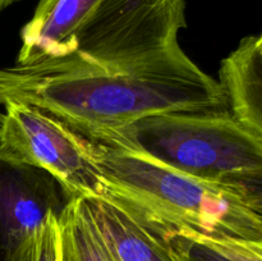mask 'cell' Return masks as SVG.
<instances>
[{"instance_id": "4fadbf2b", "label": "cell", "mask_w": 262, "mask_h": 261, "mask_svg": "<svg viewBox=\"0 0 262 261\" xmlns=\"http://www.w3.org/2000/svg\"><path fill=\"white\" fill-rule=\"evenodd\" d=\"M22 261H60L58 215H53L48 220Z\"/></svg>"}, {"instance_id": "5b68a950", "label": "cell", "mask_w": 262, "mask_h": 261, "mask_svg": "<svg viewBox=\"0 0 262 261\" xmlns=\"http://www.w3.org/2000/svg\"><path fill=\"white\" fill-rule=\"evenodd\" d=\"M0 125V160L48 171L69 200L106 196L87 140L50 113L7 101Z\"/></svg>"}, {"instance_id": "52a82bcc", "label": "cell", "mask_w": 262, "mask_h": 261, "mask_svg": "<svg viewBox=\"0 0 262 261\" xmlns=\"http://www.w3.org/2000/svg\"><path fill=\"white\" fill-rule=\"evenodd\" d=\"M102 0H40L20 31L17 66L40 67L71 55L78 33Z\"/></svg>"}, {"instance_id": "9c48e42d", "label": "cell", "mask_w": 262, "mask_h": 261, "mask_svg": "<svg viewBox=\"0 0 262 261\" xmlns=\"http://www.w3.org/2000/svg\"><path fill=\"white\" fill-rule=\"evenodd\" d=\"M219 82L233 117L262 141V54L255 36L243 38L223 59Z\"/></svg>"}, {"instance_id": "5bb4252c", "label": "cell", "mask_w": 262, "mask_h": 261, "mask_svg": "<svg viewBox=\"0 0 262 261\" xmlns=\"http://www.w3.org/2000/svg\"><path fill=\"white\" fill-rule=\"evenodd\" d=\"M15 2H18V0H0V13L4 9H7L8 7H10Z\"/></svg>"}, {"instance_id": "277c9868", "label": "cell", "mask_w": 262, "mask_h": 261, "mask_svg": "<svg viewBox=\"0 0 262 261\" xmlns=\"http://www.w3.org/2000/svg\"><path fill=\"white\" fill-rule=\"evenodd\" d=\"M186 26V0H102L71 55L25 68L45 73L125 71L178 48V33Z\"/></svg>"}, {"instance_id": "7a4b0ae2", "label": "cell", "mask_w": 262, "mask_h": 261, "mask_svg": "<svg viewBox=\"0 0 262 261\" xmlns=\"http://www.w3.org/2000/svg\"><path fill=\"white\" fill-rule=\"evenodd\" d=\"M84 138L106 196L155 232L186 230L262 243V216L223 184Z\"/></svg>"}, {"instance_id": "30bf717a", "label": "cell", "mask_w": 262, "mask_h": 261, "mask_svg": "<svg viewBox=\"0 0 262 261\" xmlns=\"http://www.w3.org/2000/svg\"><path fill=\"white\" fill-rule=\"evenodd\" d=\"M60 261H119L102 235L86 199L71 200L59 216Z\"/></svg>"}, {"instance_id": "ba28073f", "label": "cell", "mask_w": 262, "mask_h": 261, "mask_svg": "<svg viewBox=\"0 0 262 261\" xmlns=\"http://www.w3.org/2000/svg\"><path fill=\"white\" fill-rule=\"evenodd\" d=\"M119 261H182L168 241L109 196L86 199Z\"/></svg>"}, {"instance_id": "9a60e30c", "label": "cell", "mask_w": 262, "mask_h": 261, "mask_svg": "<svg viewBox=\"0 0 262 261\" xmlns=\"http://www.w3.org/2000/svg\"><path fill=\"white\" fill-rule=\"evenodd\" d=\"M255 40H256V45H257L258 50H260L262 54V32L260 33V35L255 36Z\"/></svg>"}, {"instance_id": "e0dca14e", "label": "cell", "mask_w": 262, "mask_h": 261, "mask_svg": "<svg viewBox=\"0 0 262 261\" xmlns=\"http://www.w3.org/2000/svg\"><path fill=\"white\" fill-rule=\"evenodd\" d=\"M260 245H262V243H260Z\"/></svg>"}, {"instance_id": "8992f818", "label": "cell", "mask_w": 262, "mask_h": 261, "mask_svg": "<svg viewBox=\"0 0 262 261\" xmlns=\"http://www.w3.org/2000/svg\"><path fill=\"white\" fill-rule=\"evenodd\" d=\"M71 200L45 170L0 160V261H22L48 220Z\"/></svg>"}, {"instance_id": "6da1fadb", "label": "cell", "mask_w": 262, "mask_h": 261, "mask_svg": "<svg viewBox=\"0 0 262 261\" xmlns=\"http://www.w3.org/2000/svg\"><path fill=\"white\" fill-rule=\"evenodd\" d=\"M19 101L50 113L84 137L148 115L229 110L222 84L181 46L125 71L45 72L0 68V105Z\"/></svg>"}, {"instance_id": "7c38bea8", "label": "cell", "mask_w": 262, "mask_h": 261, "mask_svg": "<svg viewBox=\"0 0 262 261\" xmlns=\"http://www.w3.org/2000/svg\"><path fill=\"white\" fill-rule=\"evenodd\" d=\"M219 183L227 187L246 206L262 216V169L229 174L220 179Z\"/></svg>"}, {"instance_id": "3957f363", "label": "cell", "mask_w": 262, "mask_h": 261, "mask_svg": "<svg viewBox=\"0 0 262 261\" xmlns=\"http://www.w3.org/2000/svg\"><path fill=\"white\" fill-rule=\"evenodd\" d=\"M87 138L215 183L262 169V141L230 110L148 115Z\"/></svg>"}, {"instance_id": "2e32d148", "label": "cell", "mask_w": 262, "mask_h": 261, "mask_svg": "<svg viewBox=\"0 0 262 261\" xmlns=\"http://www.w3.org/2000/svg\"><path fill=\"white\" fill-rule=\"evenodd\" d=\"M3 115H4V114H3V113H2V112H0V125H2V120H3Z\"/></svg>"}, {"instance_id": "8fae6325", "label": "cell", "mask_w": 262, "mask_h": 261, "mask_svg": "<svg viewBox=\"0 0 262 261\" xmlns=\"http://www.w3.org/2000/svg\"><path fill=\"white\" fill-rule=\"evenodd\" d=\"M159 234L168 241L182 261H262L260 243L186 230L161 232Z\"/></svg>"}]
</instances>
